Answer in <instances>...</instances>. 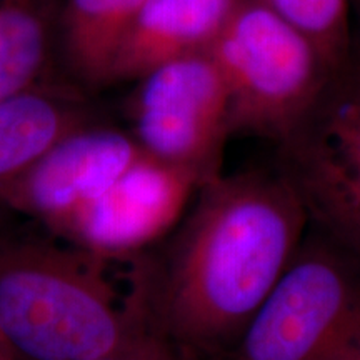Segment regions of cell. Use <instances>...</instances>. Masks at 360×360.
<instances>
[{
	"label": "cell",
	"mask_w": 360,
	"mask_h": 360,
	"mask_svg": "<svg viewBox=\"0 0 360 360\" xmlns=\"http://www.w3.org/2000/svg\"><path fill=\"white\" fill-rule=\"evenodd\" d=\"M307 229L302 204L276 167L207 182L154 259L141 265L154 334L180 360L224 359Z\"/></svg>",
	"instance_id": "6da1fadb"
},
{
	"label": "cell",
	"mask_w": 360,
	"mask_h": 360,
	"mask_svg": "<svg viewBox=\"0 0 360 360\" xmlns=\"http://www.w3.org/2000/svg\"><path fill=\"white\" fill-rule=\"evenodd\" d=\"M110 255L34 252L0 262V342L29 360H96L159 339L146 300L119 302Z\"/></svg>",
	"instance_id": "7a4b0ae2"
},
{
	"label": "cell",
	"mask_w": 360,
	"mask_h": 360,
	"mask_svg": "<svg viewBox=\"0 0 360 360\" xmlns=\"http://www.w3.org/2000/svg\"><path fill=\"white\" fill-rule=\"evenodd\" d=\"M360 262L307 229L224 360H357Z\"/></svg>",
	"instance_id": "3957f363"
},
{
	"label": "cell",
	"mask_w": 360,
	"mask_h": 360,
	"mask_svg": "<svg viewBox=\"0 0 360 360\" xmlns=\"http://www.w3.org/2000/svg\"><path fill=\"white\" fill-rule=\"evenodd\" d=\"M222 75L231 137L277 143L321 92L332 67L302 32L259 0H240L209 49Z\"/></svg>",
	"instance_id": "277c9868"
},
{
	"label": "cell",
	"mask_w": 360,
	"mask_h": 360,
	"mask_svg": "<svg viewBox=\"0 0 360 360\" xmlns=\"http://www.w3.org/2000/svg\"><path fill=\"white\" fill-rule=\"evenodd\" d=\"M276 169L322 233L360 262V58L350 53L276 143Z\"/></svg>",
	"instance_id": "5b68a950"
},
{
	"label": "cell",
	"mask_w": 360,
	"mask_h": 360,
	"mask_svg": "<svg viewBox=\"0 0 360 360\" xmlns=\"http://www.w3.org/2000/svg\"><path fill=\"white\" fill-rule=\"evenodd\" d=\"M141 79L134 124L142 152L188 174L200 187L224 174L231 139L227 90L209 51L174 58Z\"/></svg>",
	"instance_id": "8992f818"
},
{
	"label": "cell",
	"mask_w": 360,
	"mask_h": 360,
	"mask_svg": "<svg viewBox=\"0 0 360 360\" xmlns=\"http://www.w3.org/2000/svg\"><path fill=\"white\" fill-rule=\"evenodd\" d=\"M199 188L188 174L142 152L102 195L70 215L72 231L97 254L139 250L172 231Z\"/></svg>",
	"instance_id": "52a82bcc"
},
{
	"label": "cell",
	"mask_w": 360,
	"mask_h": 360,
	"mask_svg": "<svg viewBox=\"0 0 360 360\" xmlns=\"http://www.w3.org/2000/svg\"><path fill=\"white\" fill-rule=\"evenodd\" d=\"M141 155L139 143L115 130L65 135L35 165L30 202L45 214L70 217L102 195Z\"/></svg>",
	"instance_id": "ba28073f"
},
{
	"label": "cell",
	"mask_w": 360,
	"mask_h": 360,
	"mask_svg": "<svg viewBox=\"0 0 360 360\" xmlns=\"http://www.w3.org/2000/svg\"><path fill=\"white\" fill-rule=\"evenodd\" d=\"M240 0H146L112 74L142 77L174 58L209 51Z\"/></svg>",
	"instance_id": "9c48e42d"
},
{
	"label": "cell",
	"mask_w": 360,
	"mask_h": 360,
	"mask_svg": "<svg viewBox=\"0 0 360 360\" xmlns=\"http://www.w3.org/2000/svg\"><path fill=\"white\" fill-rule=\"evenodd\" d=\"M146 0H70L72 51L92 77L112 74L115 56Z\"/></svg>",
	"instance_id": "30bf717a"
},
{
	"label": "cell",
	"mask_w": 360,
	"mask_h": 360,
	"mask_svg": "<svg viewBox=\"0 0 360 360\" xmlns=\"http://www.w3.org/2000/svg\"><path fill=\"white\" fill-rule=\"evenodd\" d=\"M65 122L57 107L35 96L0 102V177L25 167L60 141Z\"/></svg>",
	"instance_id": "8fae6325"
},
{
	"label": "cell",
	"mask_w": 360,
	"mask_h": 360,
	"mask_svg": "<svg viewBox=\"0 0 360 360\" xmlns=\"http://www.w3.org/2000/svg\"><path fill=\"white\" fill-rule=\"evenodd\" d=\"M302 32L335 69L352 53V0H259Z\"/></svg>",
	"instance_id": "7c38bea8"
},
{
	"label": "cell",
	"mask_w": 360,
	"mask_h": 360,
	"mask_svg": "<svg viewBox=\"0 0 360 360\" xmlns=\"http://www.w3.org/2000/svg\"><path fill=\"white\" fill-rule=\"evenodd\" d=\"M44 57V30L34 15L0 11V102L12 98L37 72Z\"/></svg>",
	"instance_id": "4fadbf2b"
},
{
	"label": "cell",
	"mask_w": 360,
	"mask_h": 360,
	"mask_svg": "<svg viewBox=\"0 0 360 360\" xmlns=\"http://www.w3.org/2000/svg\"><path fill=\"white\" fill-rule=\"evenodd\" d=\"M96 360H180L177 355L172 352L169 345L159 339L148 340L146 344L139 345L137 349L130 350V352L110 355V357H102Z\"/></svg>",
	"instance_id": "5bb4252c"
},
{
	"label": "cell",
	"mask_w": 360,
	"mask_h": 360,
	"mask_svg": "<svg viewBox=\"0 0 360 360\" xmlns=\"http://www.w3.org/2000/svg\"><path fill=\"white\" fill-rule=\"evenodd\" d=\"M352 53L360 58V0H352Z\"/></svg>",
	"instance_id": "9a60e30c"
},
{
	"label": "cell",
	"mask_w": 360,
	"mask_h": 360,
	"mask_svg": "<svg viewBox=\"0 0 360 360\" xmlns=\"http://www.w3.org/2000/svg\"><path fill=\"white\" fill-rule=\"evenodd\" d=\"M6 347H4V345H2V342H0V360H4V359H6Z\"/></svg>",
	"instance_id": "2e32d148"
},
{
	"label": "cell",
	"mask_w": 360,
	"mask_h": 360,
	"mask_svg": "<svg viewBox=\"0 0 360 360\" xmlns=\"http://www.w3.org/2000/svg\"><path fill=\"white\" fill-rule=\"evenodd\" d=\"M357 360H360V357H359V359H357Z\"/></svg>",
	"instance_id": "e0dca14e"
}]
</instances>
